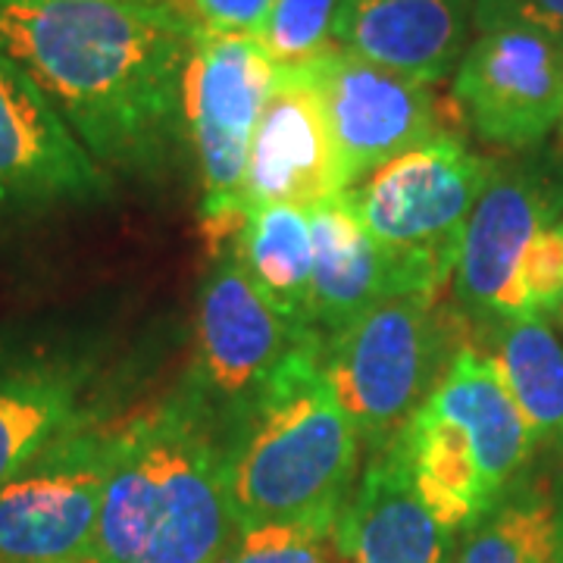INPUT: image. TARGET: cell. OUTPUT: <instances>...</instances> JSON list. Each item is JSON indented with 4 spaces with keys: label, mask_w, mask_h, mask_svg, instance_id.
<instances>
[{
    "label": "cell",
    "mask_w": 563,
    "mask_h": 563,
    "mask_svg": "<svg viewBox=\"0 0 563 563\" xmlns=\"http://www.w3.org/2000/svg\"><path fill=\"white\" fill-rule=\"evenodd\" d=\"M307 335L310 329H295L263 301L232 247L217 254L201 282L195 373L185 388L213 417L220 439L261 398L282 361Z\"/></svg>",
    "instance_id": "9c48e42d"
},
{
    "label": "cell",
    "mask_w": 563,
    "mask_h": 563,
    "mask_svg": "<svg viewBox=\"0 0 563 563\" xmlns=\"http://www.w3.org/2000/svg\"><path fill=\"white\" fill-rule=\"evenodd\" d=\"M561 558L563 514L548 495L495 504L454 551V563H561Z\"/></svg>",
    "instance_id": "7402d4cb"
},
{
    "label": "cell",
    "mask_w": 563,
    "mask_h": 563,
    "mask_svg": "<svg viewBox=\"0 0 563 563\" xmlns=\"http://www.w3.org/2000/svg\"><path fill=\"white\" fill-rule=\"evenodd\" d=\"M398 439L410 479L444 529H470L495 507L479 476L473 444L457 422L444 420L420 404V410L398 432Z\"/></svg>",
    "instance_id": "ffe728a7"
},
{
    "label": "cell",
    "mask_w": 563,
    "mask_h": 563,
    "mask_svg": "<svg viewBox=\"0 0 563 563\" xmlns=\"http://www.w3.org/2000/svg\"><path fill=\"white\" fill-rule=\"evenodd\" d=\"M561 225H563V222H561ZM561 313H563V301H561Z\"/></svg>",
    "instance_id": "f1b7e54d"
},
{
    "label": "cell",
    "mask_w": 563,
    "mask_h": 563,
    "mask_svg": "<svg viewBox=\"0 0 563 563\" xmlns=\"http://www.w3.org/2000/svg\"><path fill=\"white\" fill-rule=\"evenodd\" d=\"M332 536L298 523H263L239 532L225 563H329Z\"/></svg>",
    "instance_id": "cb8c5ba5"
},
{
    "label": "cell",
    "mask_w": 563,
    "mask_h": 563,
    "mask_svg": "<svg viewBox=\"0 0 563 563\" xmlns=\"http://www.w3.org/2000/svg\"><path fill=\"white\" fill-rule=\"evenodd\" d=\"M495 7L563 38V0H492Z\"/></svg>",
    "instance_id": "484cf974"
},
{
    "label": "cell",
    "mask_w": 563,
    "mask_h": 563,
    "mask_svg": "<svg viewBox=\"0 0 563 563\" xmlns=\"http://www.w3.org/2000/svg\"><path fill=\"white\" fill-rule=\"evenodd\" d=\"M103 347L79 329H0V485L98 407Z\"/></svg>",
    "instance_id": "30bf717a"
},
{
    "label": "cell",
    "mask_w": 563,
    "mask_h": 563,
    "mask_svg": "<svg viewBox=\"0 0 563 563\" xmlns=\"http://www.w3.org/2000/svg\"><path fill=\"white\" fill-rule=\"evenodd\" d=\"M95 161L29 73L0 54V220L44 217L110 198Z\"/></svg>",
    "instance_id": "8fae6325"
},
{
    "label": "cell",
    "mask_w": 563,
    "mask_h": 563,
    "mask_svg": "<svg viewBox=\"0 0 563 563\" xmlns=\"http://www.w3.org/2000/svg\"><path fill=\"white\" fill-rule=\"evenodd\" d=\"M342 0H276L257 41L279 69H298L335 47Z\"/></svg>",
    "instance_id": "603a6c76"
},
{
    "label": "cell",
    "mask_w": 563,
    "mask_h": 563,
    "mask_svg": "<svg viewBox=\"0 0 563 563\" xmlns=\"http://www.w3.org/2000/svg\"><path fill=\"white\" fill-rule=\"evenodd\" d=\"M120 432L101 401L0 485V563L88 561Z\"/></svg>",
    "instance_id": "5b68a950"
},
{
    "label": "cell",
    "mask_w": 563,
    "mask_h": 563,
    "mask_svg": "<svg viewBox=\"0 0 563 563\" xmlns=\"http://www.w3.org/2000/svg\"><path fill=\"white\" fill-rule=\"evenodd\" d=\"M310 332L242 420L222 432V479L235 532L298 523L332 536L354 488L361 435L322 376Z\"/></svg>",
    "instance_id": "3957f363"
},
{
    "label": "cell",
    "mask_w": 563,
    "mask_h": 563,
    "mask_svg": "<svg viewBox=\"0 0 563 563\" xmlns=\"http://www.w3.org/2000/svg\"><path fill=\"white\" fill-rule=\"evenodd\" d=\"M454 98L492 144L542 141L563 120V38L476 0V38L454 73Z\"/></svg>",
    "instance_id": "ba28073f"
},
{
    "label": "cell",
    "mask_w": 563,
    "mask_h": 563,
    "mask_svg": "<svg viewBox=\"0 0 563 563\" xmlns=\"http://www.w3.org/2000/svg\"><path fill=\"white\" fill-rule=\"evenodd\" d=\"M120 3H166V0H120Z\"/></svg>",
    "instance_id": "4316f807"
},
{
    "label": "cell",
    "mask_w": 563,
    "mask_h": 563,
    "mask_svg": "<svg viewBox=\"0 0 563 563\" xmlns=\"http://www.w3.org/2000/svg\"><path fill=\"white\" fill-rule=\"evenodd\" d=\"M422 404L466 432L488 498L501 501L536 439L504 385L498 363L476 351H461Z\"/></svg>",
    "instance_id": "e0dca14e"
},
{
    "label": "cell",
    "mask_w": 563,
    "mask_h": 563,
    "mask_svg": "<svg viewBox=\"0 0 563 563\" xmlns=\"http://www.w3.org/2000/svg\"><path fill=\"white\" fill-rule=\"evenodd\" d=\"M57 563H79V561H57Z\"/></svg>",
    "instance_id": "83f0119b"
},
{
    "label": "cell",
    "mask_w": 563,
    "mask_h": 563,
    "mask_svg": "<svg viewBox=\"0 0 563 563\" xmlns=\"http://www.w3.org/2000/svg\"><path fill=\"white\" fill-rule=\"evenodd\" d=\"M561 563H563V558H561Z\"/></svg>",
    "instance_id": "f546056e"
},
{
    "label": "cell",
    "mask_w": 563,
    "mask_h": 563,
    "mask_svg": "<svg viewBox=\"0 0 563 563\" xmlns=\"http://www.w3.org/2000/svg\"><path fill=\"white\" fill-rule=\"evenodd\" d=\"M313 235V282H310V329L322 339L344 329L373 301L391 295L383 254L347 191L307 210Z\"/></svg>",
    "instance_id": "ac0fdd59"
},
{
    "label": "cell",
    "mask_w": 563,
    "mask_h": 563,
    "mask_svg": "<svg viewBox=\"0 0 563 563\" xmlns=\"http://www.w3.org/2000/svg\"><path fill=\"white\" fill-rule=\"evenodd\" d=\"M561 122H563V120H561Z\"/></svg>",
    "instance_id": "4dcf8cb0"
},
{
    "label": "cell",
    "mask_w": 563,
    "mask_h": 563,
    "mask_svg": "<svg viewBox=\"0 0 563 563\" xmlns=\"http://www.w3.org/2000/svg\"><path fill=\"white\" fill-rule=\"evenodd\" d=\"M279 66L257 35L198 29L181 81V125L203 185V220L244 210L247 151Z\"/></svg>",
    "instance_id": "52a82bcc"
},
{
    "label": "cell",
    "mask_w": 563,
    "mask_h": 563,
    "mask_svg": "<svg viewBox=\"0 0 563 563\" xmlns=\"http://www.w3.org/2000/svg\"><path fill=\"white\" fill-rule=\"evenodd\" d=\"M520 298L526 313H551L563 301V225L551 222L532 239L520 266Z\"/></svg>",
    "instance_id": "d4e9b609"
},
{
    "label": "cell",
    "mask_w": 563,
    "mask_h": 563,
    "mask_svg": "<svg viewBox=\"0 0 563 563\" xmlns=\"http://www.w3.org/2000/svg\"><path fill=\"white\" fill-rule=\"evenodd\" d=\"M342 195L320 95L303 69H279L247 151L244 210L269 203L313 210Z\"/></svg>",
    "instance_id": "4fadbf2b"
},
{
    "label": "cell",
    "mask_w": 563,
    "mask_h": 563,
    "mask_svg": "<svg viewBox=\"0 0 563 563\" xmlns=\"http://www.w3.org/2000/svg\"><path fill=\"white\" fill-rule=\"evenodd\" d=\"M454 536L420 498L395 435L373 448L339 514L332 548L344 563H454Z\"/></svg>",
    "instance_id": "9a60e30c"
},
{
    "label": "cell",
    "mask_w": 563,
    "mask_h": 563,
    "mask_svg": "<svg viewBox=\"0 0 563 563\" xmlns=\"http://www.w3.org/2000/svg\"><path fill=\"white\" fill-rule=\"evenodd\" d=\"M558 198L523 169H492L466 220L454 288L463 307L492 317H523L520 266L532 239L551 225Z\"/></svg>",
    "instance_id": "5bb4252c"
},
{
    "label": "cell",
    "mask_w": 563,
    "mask_h": 563,
    "mask_svg": "<svg viewBox=\"0 0 563 563\" xmlns=\"http://www.w3.org/2000/svg\"><path fill=\"white\" fill-rule=\"evenodd\" d=\"M492 163L439 132L420 147L373 169L347 198L376 242L391 295H432L454 276L466 220Z\"/></svg>",
    "instance_id": "277c9868"
},
{
    "label": "cell",
    "mask_w": 563,
    "mask_h": 563,
    "mask_svg": "<svg viewBox=\"0 0 563 563\" xmlns=\"http://www.w3.org/2000/svg\"><path fill=\"white\" fill-rule=\"evenodd\" d=\"M432 295H385L322 339V376L361 444L391 442L435 388L439 322Z\"/></svg>",
    "instance_id": "8992f818"
},
{
    "label": "cell",
    "mask_w": 563,
    "mask_h": 563,
    "mask_svg": "<svg viewBox=\"0 0 563 563\" xmlns=\"http://www.w3.org/2000/svg\"><path fill=\"white\" fill-rule=\"evenodd\" d=\"M229 247L263 301L295 329H310L313 235L307 210L282 203L247 210Z\"/></svg>",
    "instance_id": "d6986e66"
},
{
    "label": "cell",
    "mask_w": 563,
    "mask_h": 563,
    "mask_svg": "<svg viewBox=\"0 0 563 563\" xmlns=\"http://www.w3.org/2000/svg\"><path fill=\"white\" fill-rule=\"evenodd\" d=\"M476 25V0H342L335 47L432 85L457 73Z\"/></svg>",
    "instance_id": "2e32d148"
},
{
    "label": "cell",
    "mask_w": 563,
    "mask_h": 563,
    "mask_svg": "<svg viewBox=\"0 0 563 563\" xmlns=\"http://www.w3.org/2000/svg\"><path fill=\"white\" fill-rule=\"evenodd\" d=\"M498 369L536 442L563 439V344L542 313L504 317Z\"/></svg>",
    "instance_id": "44dd1931"
},
{
    "label": "cell",
    "mask_w": 563,
    "mask_h": 563,
    "mask_svg": "<svg viewBox=\"0 0 563 563\" xmlns=\"http://www.w3.org/2000/svg\"><path fill=\"white\" fill-rule=\"evenodd\" d=\"M320 95L342 191L373 169L439 135L435 101L420 81L329 47L317 60L298 66Z\"/></svg>",
    "instance_id": "7c38bea8"
},
{
    "label": "cell",
    "mask_w": 563,
    "mask_h": 563,
    "mask_svg": "<svg viewBox=\"0 0 563 563\" xmlns=\"http://www.w3.org/2000/svg\"><path fill=\"white\" fill-rule=\"evenodd\" d=\"M232 532L220 429L203 404L181 388L122 422L85 563H222Z\"/></svg>",
    "instance_id": "7a4b0ae2"
},
{
    "label": "cell",
    "mask_w": 563,
    "mask_h": 563,
    "mask_svg": "<svg viewBox=\"0 0 563 563\" xmlns=\"http://www.w3.org/2000/svg\"><path fill=\"white\" fill-rule=\"evenodd\" d=\"M198 29L173 3L0 0V54L107 173H154L185 135L181 81Z\"/></svg>",
    "instance_id": "6da1fadb"
}]
</instances>
